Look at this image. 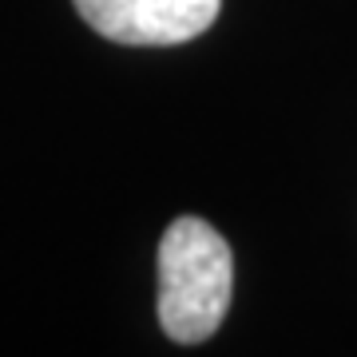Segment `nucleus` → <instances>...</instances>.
Listing matches in <instances>:
<instances>
[{"label": "nucleus", "instance_id": "f257e3e1", "mask_svg": "<svg viewBox=\"0 0 357 357\" xmlns=\"http://www.w3.org/2000/svg\"><path fill=\"white\" fill-rule=\"evenodd\" d=\"M159 326L171 342L199 345L222 326L234 290V258L206 218L178 215L159 243Z\"/></svg>", "mask_w": 357, "mask_h": 357}, {"label": "nucleus", "instance_id": "f03ea898", "mask_svg": "<svg viewBox=\"0 0 357 357\" xmlns=\"http://www.w3.org/2000/svg\"><path fill=\"white\" fill-rule=\"evenodd\" d=\"M91 32L128 48H171L203 36L222 0H72Z\"/></svg>", "mask_w": 357, "mask_h": 357}]
</instances>
